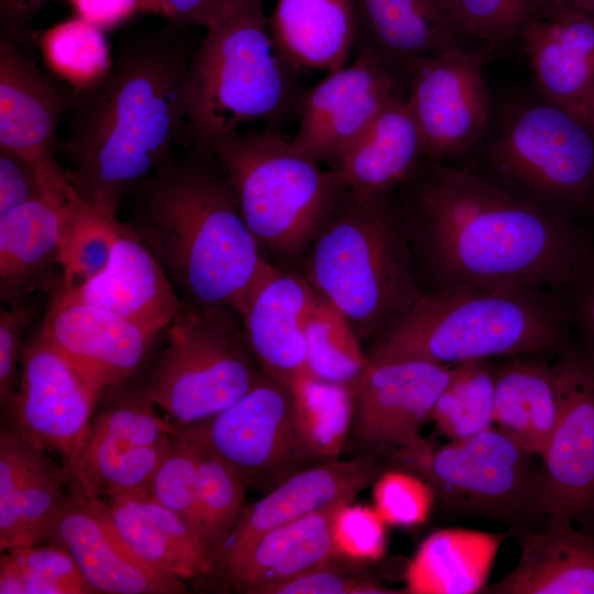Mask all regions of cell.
Segmentation results:
<instances>
[{"label":"cell","mask_w":594,"mask_h":594,"mask_svg":"<svg viewBox=\"0 0 594 594\" xmlns=\"http://www.w3.org/2000/svg\"><path fill=\"white\" fill-rule=\"evenodd\" d=\"M396 202L415 260L436 288L472 285L556 294L594 267V244L473 169L425 162Z\"/></svg>","instance_id":"obj_1"},{"label":"cell","mask_w":594,"mask_h":594,"mask_svg":"<svg viewBox=\"0 0 594 594\" xmlns=\"http://www.w3.org/2000/svg\"><path fill=\"white\" fill-rule=\"evenodd\" d=\"M188 28L167 22L123 36L107 75L77 91L61 143L66 170L79 198L109 217L182 140L196 52Z\"/></svg>","instance_id":"obj_2"},{"label":"cell","mask_w":594,"mask_h":594,"mask_svg":"<svg viewBox=\"0 0 594 594\" xmlns=\"http://www.w3.org/2000/svg\"><path fill=\"white\" fill-rule=\"evenodd\" d=\"M191 147L193 155L172 157L131 193L125 223L186 305L238 312L270 262L219 164H208V150Z\"/></svg>","instance_id":"obj_3"},{"label":"cell","mask_w":594,"mask_h":594,"mask_svg":"<svg viewBox=\"0 0 594 594\" xmlns=\"http://www.w3.org/2000/svg\"><path fill=\"white\" fill-rule=\"evenodd\" d=\"M570 310L556 294L452 285L425 293L370 346L374 361L443 365L520 354L556 355L571 343Z\"/></svg>","instance_id":"obj_4"},{"label":"cell","mask_w":594,"mask_h":594,"mask_svg":"<svg viewBox=\"0 0 594 594\" xmlns=\"http://www.w3.org/2000/svg\"><path fill=\"white\" fill-rule=\"evenodd\" d=\"M202 26L182 140L207 150L244 124L295 116L300 72L274 41L262 0H218Z\"/></svg>","instance_id":"obj_5"},{"label":"cell","mask_w":594,"mask_h":594,"mask_svg":"<svg viewBox=\"0 0 594 594\" xmlns=\"http://www.w3.org/2000/svg\"><path fill=\"white\" fill-rule=\"evenodd\" d=\"M305 278L371 343L425 294L393 195L344 193L305 253Z\"/></svg>","instance_id":"obj_6"},{"label":"cell","mask_w":594,"mask_h":594,"mask_svg":"<svg viewBox=\"0 0 594 594\" xmlns=\"http://www.w3.org/2000/svg\"><path fill=\"white\" fill-rule=\"evenodd\" d=\"M207 150L260 249L280 258L306 253L346 191L337 170L267 130L239 131Z\"/></svg>","instance_id":"obj_7"},{"label":"cell","mask_w":594,"mask_h":594,"mask_svg":"<svg viewBox=\"0 0 594 594\" xmlns=\"http://www.w3.org/2000/svg\"><path fill=\"white\" fill-rule=\"evenodd\" d=\"M483 162L484 176L568 220L587 211L594 197V131L543 96L505 108Z\"/></svg>","instance_id":"obj_8"},{"label":"cell","mask_w":594,"mask_h":594,"mask_svg":"<svg viewBox=\"0 0 594 594\" xmlns=\"http://www.w3.org/2000/svg\"><path fill=\"white\" fill-rule=\"evenodd\" d=\"M162 334L140 391L179 429L206 424L265 376L233 309L184 302Z\"/></svg>","instance_id":"obj_9"},{"label":"cell","mask_w":594,"mask_h":594,"mask_svg":"<svg viewBox=\"0 0 594 594\" xmlns=\"http://www.w3.org/2000/svg\"><path fill=\"white\" fill-rule=\"evenodd\" d=\"M385 455L394 468L427 481L448 514L506 524L515 537L546 517L538 498L540 458L495 426L446 444L424 438Z\"/></svg>","instance_id":"obj_10"},{"label":"cell","mask_w":594,"mask_h":594,"mask_svg":"<svg viewBox=\"0 0 594 594\" xmlns=\"http://www.w3.org/2000/svg\"><path fill=\"white\" fill-rule=\"evenodd\" d=\"M185 430L229 463L248 488L265 494L295 473L324 463L301 437L293 388L267 376L206 424Z\"/></svg>","instance_id":"obj_11"},{"label":"cell","mask_w":594,"mask_h":594,"mask_svg":"<svg viewBox=\"0 0 594 594\" xmlns=\"http://www.w3.org/2000/svg\"><path fill=\"white\" fill-rule=\"evenodd\" d=\"M553 358L561 411L539 460V505L594 535V350L571 342Z\"/></svg>","instance_id":"obj_12"},{"label":"cell","mask_w":594,"mask_h":594,"mask_svg":"<svg viewBox=\"0 0 594 594\" xmlns=\"http://www.w3.org/2000/svg\"><path fill=\"white\" fill-rule=\"evenodd\" d=\"M486 56L485 48L460 43L402 68L407 101L424 138L426 162H442L469 150L488 128Z\"/></svg>","instance_id":"obj_13"},{"label":"cell","mask_w":594,"mask_h":594,"mask_svg":"<svg viewBox=\"0 0 594 594\" xmlns=\"http://www.w3.org/2000/svg\"><path fill=\"white\" fill-rule=\"evenodd\" d=\"M38 330L69 360L97 407L129 392L163 332L88 304L57 284Z\"/></svg>","instance_id":"obj_14"},{"label":"cell","mask_w":594,"mask_h":594,"mask_svg":"<svg viewBox=\"0 0 594 594\" xmlns=\"http://www.w3.org/2000/svg\"><path fill=\"white\" fill-rule=\"evenodd\" d=\"M406 97L402 69L358 53L351 64L304 90L295 111L298 129L292 142L318 163L337 169L343 154L375 118Z\"/></svg>","instance_id":"obj_15"},{"label":"cell","mask_w":594,"mask_h":594,"mask_svg":"<svg viewBox=\"0 0 594 594\" xmlns=\"http://www.w3.org/2000/svg\"><path fill=\"white\" fill-rule=\"evenodd\" d=\"M97 403L69 360L38 330L24 345L8 424L61 460L72 473Z\"/></svg>","instance_id":"obj_16"},{"label":"cell","mask_w":594,"mask_h":594,"mask_svg":"<svg viewBox=\"0 0 594 594\" xmlns=\"http://www.w3.org/2000/svg\"><path fill=\"white\" fill-rule=\"evenodd\" d=\"M452 365L424 360H369L354 389L350 439L383 454L421 441Z\"/></svg>","instance_id":"obj_17"},{"label":"cell","mask_w":594,"mask_h":594,"mask_svg":"<svg viewBox=\"0 0 594 594\" xmlns=\"http://www.w3.org/2000/svg\"><path fill=\"white\" fill-rule=\"evenodd\" d=\"M36 543L63 547L97 593H186L185 581L166 575L140 559L118 534L103 503L76 485Z\"/></svg>","instance_id":"obj_18"},{"label":"cell","mask_w":594,"mask_h":594,"mask_svg":"<svg viewBox=\"0 0 594 594\" xmlns=\"http://www.w3.org/2000/svg\"><path fill=\"white\" fill-rule=\"evenodd\" d=\"M315 295L305 276L270 263L238 309L245 342L261 372L290 388L311 375L302 318Z\"/></svg>","instance_id":"obj_19"},{"label":"cell","mask_w":594,"mask_h":594,"mask_svg":"<svg viewBox=\"0 0 594 594\" xmlns=\"http://www.w3.org/2000/svg\"><path fill=\"white\" fill-rule=\"evenodd\" d=\"M383 471L375 455L360 454L295 473L255 503L244 506L207 576L233 562L266 531L339 501H354Z\"/></svg>","instance_id":"obj_20"},{"label":"cell","mask_w":594,"mask_h":594,"mask_svg":"<svg viewBox=\"0 0 594 594\" xmlns=\"http://www.w3.org/2000/svg\"><path fill=\"white\" fill-rule=\"evenodd\" d=\"M74 488L70 470L10 424L0 430V549L32 546Z\"/></svg>","instance_id":"obj_21"},{"label":"cell","mask_w":594,"mask_h":594,"mask_svg":"<svg viewBox=\"0 0 594 594\" xmlns=\"http://www.w3.org/2000/svg\"><path fill=\"white\" fill-rule=\"evenodd\" d=\"M77 193L72 184L0 217V297L22 302L62 277L61 256Z\"/></svg>","instance_id":"obj_22"},{"label":"cell","mask_w":594,"mask_h":594,"mask_svg":"<svg viewBox=\"0 0 594 594\" xmlns=\"http://www.w3.org/2000/svg\"><path fill=\"white\" fill-rule=\"evenodd\" d=\"M29 46L0 37V147L55 158L57 131L77 90L48 76Z\"/></svg>","instance_id":"obj_23"},{"label":"cell","mask_w":594,"mask_h":594,"mask_svg":"<svg viewBox=\"0 0 594 594\" xmlns=\"http://www.w3.org/2000/svg\"><path fill=\"white\" fill-rule=\"evenodd\" d=\"M518 37L542 96L586 124L594 87V14L563 10L534 15Z\"/></svg>","instance_id":"obj_24"},{"label":"cell","mask_w":594,"mask_h":594,"mask_svg":"<svg viewBox=\"0 0 594 594\" xmlns=\"http://www.w3.org/2000/svg\"><path fill=\"white\" fill-rule=\"evenodd\" d=\"M58 286L88 304L160 332L184 305L157 258L123 221L103 271L75 289Z\"/></svg>","instance_id":"obj_25"},{"label":"cell","mask_w":594,"mask_h":594,"mask_svg":"<svg viewBox=\"0 0 594 594\" xmlns=\"http://www.w3.org/2000/svg\"><path fill=\"white\" fill-rule=\"evenodd\" d=\"M350 502L339 501L266 531L212 576L234 592L264 594L271 586L331 562L337 557L333 521Z\"/></svg>","instance_id":"obj_26"},{"label":"cell","mask_w":594,"mask_h":594,"mask_svg":"<svg viewBox=\"0 0 594 594\" xmlns=\"http://www.w3.org/2000/svg\"><path fill=\"white\" fill-rule=\"evenodd\" d=\"M516 537V566L480 594H594V535L569 519L546 516Z\"/></svg>","instance_id":"obj_27"},{"label":"cell","mask_w":594,"mask_h":594,"mask_svg":"<svg viewBox=\"0 0 594 594\" xmlns=\"http://www.w3.org/2000/svg\"><path fill=\"white\" fill-rule=\"evenodd\" d=\"M355 50L402 69L408 62L460 44L449 0H354Z\"/></svg>","instance_id":"obj_28"},{"label":"cell","mask_w":594,"mask_h":594,"mask_svg":"<svg viewBox=\"0 0 594 594\" xmlns=\"http://www.w3.org/2000/svg\"><path fill=\"white\" fill-rule=\"evenodd\" d=\"M425 162L424 138L406 97L375 118L334 170L350 194L380 198L393 195Z\"/></svg>","instance_id":"obj_29"},{"label":"cell","mask_w":594,"mask_h":594,"mask_svg":"<svg viewBox=\"0 0 594 594\" xmlns=\"http://www.w3.org/2000/svg\"><path fill=\"white\" fill-rule=\"evenodd\" d=\"M100 499L118 534L145 563L185 582L209 573L207 551L198 535L147 492Z\"/></svg>","instance_id":"obj_30"},{"label":"cell","mask_w":594,"mask_h":594,"mask_svg":"<svg viewBox=\"0 0 594 594\" xmlns=\"http://www.w3.org/2000/svg\"><path fill=\"white\" fill-rule=\"evenodd\" d=\"M547 356L513 355L495 365L494 426L539 458L561 411L556 370Z\"/></svg>","instance_id":"obj_31"},{"label":"cell","mask_w":594,"mask_h":594,"mask_svg":"<svg viewBox=\"0 0 594 594\" xmlns=\"http://www.w3.org/2000/svg\"><path fill=\"white\" fill-rule=\"evenodd\" d=\"M268 25L282 53L299 72L337 70L346 65L356 44L354 0H276Z\"/></svg>","instance_id":"obj_32"},{"label":"cell","mask_w":594,"mask_h":594,"mask_svg":"<svg viewBox=\"0 0 594 594\" xmlns=\"http://www.w3.org/2000/svg\"><path fill=\"white\" fill-rule=\"evenodd\" d=\"M513 535L449 528L428 536L407 564L404 593L480 594L503 541Z\"/></svg>","instance_id":"obj_33"},{"label":"cell","mask_w":594,"mask_h":594,"mask_svg":"<svg viewBox=\"0 0 594 594\" xmlns=\"http://www.w3.org/2000/svg\"><path fill=\"white\" fill-rule=\"evenodd\" d=\"M173 439L136 446L88 432L72 470L74 484L86 496L98 498L147 492Z\"/></svg>","instance_id":"obj_34"},{"label":"cell","mask_w":594,"mask_h":594,"mask_svg":"<svg viewBox=\"0 0 594 594\" xmlns=\"http://www.w3.org/2000/svg\"><path fill=\"white\" fill-rule=\"evenodd\" d=\"M302 330L310 374L354 391L367 356L344 316L316 294L304 315Z\"/></svg>","instance_id":"obj_35"},{"label":"cell","mask_w":594,"mask_h":594,"mask_svg":"<svg viewBox=\"0 0 594 594\" xmlns=\"http://www.w3.org/2000/svg\"><path fill=\"white\" fill-rule=\"evenodd\" d=\"M494 398L492 359L458 363L433 405L430 421L450 440L472 437L494 426Z\"/></svg>","instance_id":"obj_36"},{"label":"cell","mask_w":594,"mask_h":594,"mask_svg":"<svg viewBox=\"0 0 594 594\" xmlns=\"http://www.w3.org/2000/svg\"><path fill=\"white\" fill-rule=\"evenodd\" d=\"M187 431L195 436L199 443L196 486L197 517L199 534L207 550L210 573L245 506L244 498L248 487L229 463L202 439L191 431Z\"/></svg>","instance_id":"obj_37"},{"label":"cell","mask_w":594,"mask_h":594,"mask_svg":"<svg viewBox=\"0 0 594 594\" xmlns=\"http://www.w3.org/2000/svg\"><path fill=\"white\" fill-rule=\"evenodd\" d=\"M299 431L322 462L337 460L346 441L354 410V391L307 375L293 387Z\"/></svg>","instance_id":"obj_38"},{"label":"cell","mask_w":594,"mask_h":594,"mask_svg":"<svg viewBox=\"0 0 594 594\" xmlns=\"http://www.w3.org/2000/svg\"><path fill=\"white\" fill-rule=\"evenodd\" d=\"M97 593L66 549L36 543L1 551L0 594Z\"/></svg>","instance_id":"obj_39"},{"label":"cell","mask_w":594,"mask_h":594,"mask_svg":"<svg viewBox=\"0 0 594 594\" xmlns=\"http://www.w3.org/2000/svg\"><path fill=\"white\" fill-rule=\"evenodd\" d=\"M41 47L47 65L77 91L98 84L113 61L102 30L79 16L47 30Z\"/></svg>","instance_id":"obj_40"},{"label":"cell","mask_w":594,"mask_h":594,"mask_svg":"<svg viewBox=\"0 0 594 594\" xmlns=\"http://www.w3.org/2000/svg\"><path fill=\"white\" fill-rule=\"evenodd\" d=\"M120 220L87 205L77 195L67 227L62 256V277L57 283L75 289L107 266Z\"/></svg>","instance_id":"obj_41"},{"label":"cell","mask_w":594,"mask_h":594,"mask_svg":"<svg viewBox=\"0 0 594 594\" xmlns=\"http://www.w3.org/2000/svg\"><path fill=\"white\" fill-rule=\"evenodd\" d=\"M198 462V440L182 429L158 464L147 493L157 503L177 514L201 539L196 497Z\"/></svg>","instance_id":"obj_42"},{"label":"cell","mask_w":594,"mask_h":594,"mask_svg":"<svg viewBox=\"0 0 594 594\" xmlns=\"http://www.w3.org/2000/svg\"><path fill=\"white\" fill-rule=\"evenodd\" d=\"M88 432L136 446H153L169 441L182 429L170 422L138 388L108 402L99 413H95Z\"/></svg>","instance_id":"obj_43"},{"label":"cell","mask_w":594,"mask_h":594,"mask_svg":"<svg viewBox=\"0 0 594 594\" xmlns=\"http://www.w3.org/2000/svg\"><path fill=\"white\" fill-rule=\"evenodd\" d=\"M374 508L387 525L414 528L425 524L436 505L431 485L398 468L384 470L373 483Z\"/></svg>","instance_id":"obj_44"},{"label":"cell","mask_w":594,"mask_h":594,"mask_svg":"<svg viewBox=\"0 0 594 594\" xmlns=\"http://www.w3.org/2000/svg\"><path fill=\"white\" fill-rule=\"evenodd\" d=\"M463 34L483 42L490 50L519 36L532 16L529 0H449Z\"/></svg>","instance_id":"obj_45"},{"label":"cell","mask_w":594,"mask_h":594,"mask_svg":"<svg viewBox=\"0 0 594 594\" xmlns=\"http://www.w3.org/2000/svg\"><path fill=\"white\" fill-rule=\"evenodd\" d=\"M70 184L55 158H35L0 147V217Z\"/></svg>","instance_id":"obj_46"},{"label":"cell","mask_w":594,"mask_h":594,"mask_svg":"<svg viewBox=\"0 0 594 594\" xmlns=\"http://www.w3.org/2000/svg\"><path fill=\"white\" fill-rule=\"evenodd\" d=\"M352 503L341 506L333 521L336 553L356 562L377 561L386 551L387 524L374 507Z\"/></svg>","instance_id":"obj_47"},{"label":"cell","mask_w":594,"mask_h":594,"mask_svg":"<svg viewBox=\"0 0 594 594\" xmlns=\"http://www.w3.org/2000/svg\"><path fill=\"white\" fill-rule=\"evenodd\" d=\"M34 310L30 298L15 304H2L0 310V407L4 411L12 400L20 381L23 355V334Z\"/></svg>","instance_id":"obj_48"},{"label":"cell","mask_w":594,"mask_h":594,"mask_svg":"<svg viewBox=\"0 0 594 594\" xmlns=\"http://www.w3.org/2000/svg\"><path fill=\"white\" fill-rule=\"evenodd\" d=\"M404 593L362 576L342 572L332 561L271 586L264 594H396Z\"/></svg>","instance_id":"obj_49"},{"label":"cell","mask_w":594,"mask_h":594,"mask_svg":"<svg viewBox=\"0 0 594 594\" xmlns=\"http://www.w3.org/2000/svg\"><path fill=\"white\" fill-rule=\"evenodd\" d=\"M54 0H0L1 35L31 45L32 23Z\"/></svg>","instance_id":"obj_50"},{"label":"cell","mask_w":594,"mask_h":594,"mask_svg":"<svg viewBox=\"0 0 594 594\" xmlns=\"http://www.w3.org/2000/svg\"><path fill=\"white\" fill-rule=\"evenodd\" d=\"M218 0H139L140 9L182 26L204 25Z\"/></svg>","instance_id":"obj_51"},{"label":"cell","mask_w":594,"mask_h":594,"mask_svg":"<svg viewBox=\"0 0 594 594\" xmlns=\"http://www.w3.org/2000/svg\"><path fill=\"white\" fill-rule=\"evenodd\" d=\"M78 16L98 26L109 29L128 20L138 9L139 0H70Z\"/></svg>","instance_id":"obj_52"},{"label":"cell","mask_w":594,"mask_h":594,"mask_svg":"<svg viewBox=\"0 0 594 594\" xmlns=\"http://www.w3.org/2000/svg\"><path fill=\"white\" fill-rule=\"evenodd\" d=\"M575 300L570 311L576 323L582 343L594 350V267L574 288Z\"/></svg>","instance_id":"obj_53"},{"label":"cell","mask_w":594,"mask_h":594,"mask_svg":"<svg viewBox=\"0 0 594 594\" xmlns=\"http://www.w3.org/2000/svg\"><path fill=\"white\" fill-rule=\"evenodd\" d=\"M532 16L546 15L563 10H585L587 11L590 0H529Z\"/></svg>","instance_id":"obj_54"},{"label":"cell","mask_w":594,"mask_h":594,"mask_svg":"<svg viewBox=\"0 0 594 594\" xmlns=\"http://www.w3.org/2000/svg\"><path fill=\"white\" fill-rule=\"evenodd\" d=\"M586 124L594 131V87L586 102Z\"/></svg>","instance_id":"obj_55"},{"label":"cell","mask_w":594,"mask_h":594,"mask_svg":"<svg viewBox=\"0 0 594 594\" xmlns=\"http://www.w3.org/2000/svg\"><path fill=\"white\" fill-rule=\"evenodd\" d=\"M587 212H590L594 217V197L590 204Z\"/></svg>","instance_id":"obj_56"},{"label":"cell","mask_w":594,"mask_h":594,"mask_svg":"<svg viewBox=\"0 0 594 594\" xmlns=\"http://www.w3.org/2000/svg\"><path fill=\"white\" fill-rule=\"evenodd\" d=\"M587 11L592 14H594V0H590L588 9Z\"/></svg>","instance_id":"obj_57"}]
</instances>
